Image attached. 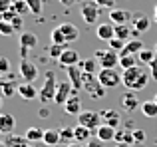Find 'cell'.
Instances as JSON below:
<instances>
[{
    "label": "cell",
    "mask_w": 157,
    "mask_h": 147,
    "mask_svg": "<svg viewBox=\"0 0 157 147\" xmlns=\"http://www.w3.org/2000/svg\"><path fill=\"white\" fill-rule=\"evenodd\" d=\"M12 8V0H0V12H8Z\"/></svg>",
    "instance_id": "46"
},
{
    "label": "cell",
    "mask_w": 157,
    "mask_h": 147,
    "mask_svg": "<svg viewBox=\"0 0 157 147\" xmlns=\"http://www.w3.org/2000/svg\"><path fill=\"white\" fill-rule=\"evenodd\" d=\"M14 26H12L10 22H0V34L2 36H8V38H10L12 34H14Z\"/></svg>",
    "instance_id": "40"
},
{
    "label": "cell",
    "mask_w": 157,
    "mask_h": 147,
    "mask_svg": "<svg viewBox=\"0 0 157 147\" xmlns=\"http://www.w3.org/2000/svg\"><path fill=\"white\" fill-rule=\"evenodd\" d=\"M78 66H80V70L84 72V74L98 76V60H96V58H86V60H82Z\"/></svg>",
    "instance_id": "28"
},
{
    "label": "cell",
    "mask_w": 157,
    "mask_h": 147,
    "mask_svg": "<svg viewBox=\"0 0 157 147\" xmlns=\"http://www.w3.org/2000/svg\"><path fill=\"white\" fill-rule=\"evenodd\" d=\"M149 80H151V74L141 66H135V68H129V70L121 72V81L129 92H141V89H145Z\"/></svg>",
    "instance_id": "1"
},
{
    "label": "cell",
    "mask_w": 157,
    "mask_h": 147,
    "mask_svg": "<svg viewBox=\"0 0 157 147\" xmlns=\"http://www.w3.org/2000/svg\"><path fill=\"white\" fill-rule=\"evenodd\" d=\"M155 58H157L155 50H147V48H143V50H141V52L137 54V60H139L141 64H147V66H149V64L153 62Z\"/></svg>",
    "instance_id": "35"
},
{
    "label": "cell",
    "mask_w": 157,
    "mask_h": 147,
    "mask_svg": "<svg viewBox=\"0 0 157 147\" xmlns=\"http://www.w3.org/2000/svg\"><path fill=\"white\" fill-rule=\"evenodd\" d=\"M84 89L88 92L90 100H101L105 96V88L98 81V76L84 74Z\"/></svg>",
    "instance_id": "5"
},
{
    "label": "cell",
    "mask_w": 157,
    "mask_h": 147,
    "mask_svg": "<svg viewBox=\"0 0 157 147\" xmlns=\"http://www.w3.org/2000/svg\"><path fill=\"white\" fill-rule=\"evenodd\" d=\"M38 115L42 117V119H46V117H50V111H48V107H42V109L38 111Z\"/></svg>",
    "instance_id": "49"
},
{
    "label": "cell",
    "mask_w": 157,
    "mask_h": 147,
    "mask_svg": "<svg viewBox=\"0 0 157 147\" xmlns=\"http://www.w3.org/2000/svg\"><path fill=\"white\" fill-rule=\"evenodd\" d=\"M115 143H127V145H133L135 139H133V131L129 129H117L115 131Z\"/></svg>",
    "instance_id": "29"
},
{
    "label": "cell",
    "mask_w": 157,
    "mask_h": 147,
    "mask_svg": "<svg viewBox=\"0 0 157 147\" xmlns=\"http://www.w3.org/2000/svg\"><path fill=\"white\" fill-rule=\"evenodd\" d=\"M115 131L117 129H113V127H109V125H101V127H98L96 129V137L101 141V143H105V141H113L115 139Z\"/></svg>",
    "instance_id": "22"
},
{
    "label": "cell",
    "mask_w": 157,
    "mask_h": 147,
    "mask_svg": "<svg viewBox=\"0 0 157 147\" xmlns=\"http://www.w3.org/2000/svg\"><path fill=\"white\" fill-rule=\"evenodd\" d=\"M72 93H74V88H72V84H70V81H58V89H56L54 104H56V105H64Z\"/></svg>",
    "instance_id": "10"
},
{
    "label": "cell",
    "mask_w": 157,
    "mask_h": 147,
    "mask_svg": "<svg viewBox=\"0 0 157 147\" xmlns=\"http://www.w3.org/2000/svg\"><path fill=\"white\" fill-rule=\"evenodd\" d=\"M149 74H151V80L157 81V58L149 64Z\"/></svg>",
    "instance_id": "45"
},
{
    "label": "cell",
    "mask_w": 157,
    "mask_h": 147,
    "mask_svg": "<svg viewBox=\"0 0 157 147\" xmlns=\"http://www.w3.org/2000/svg\"><path fill=\"white\" fill-rule=\"evenodd\" d=\"M56 89H58V80H56V74L54 70H48L46 72V81H44V85L40 88V101L42 104H50L54 101V97H56Z\"/></svg>",
    "instance_id": "2"
},
{
    "label": "cell",
    "mask_w": 157,
    "mask_h": 147,
    "mask_svg": "<svg viewBox=\"0 0 157 147\" xmlns=\"http://www.w3.org/2000/svg\"><path fill=\"white\" fill-rule=\"evenodd\" d=\"M38 93H40V89H36L32 84H26V81H22V84L18 85V96L22 97V100H36L38 97Z\"/></svg>",
    "instance_id": "19"
},
{
    "label": "cell",
    "mask_w": 157,
    "mask_h": 147,
    "mask_svg": "<svg viewBox=\"0 0 157 147\" xmlns=\"http://www.w3.org/2000/svg\"><path fill=\"white\" fill-rule=\"evenodd\" d=\"M119 66L121 70H129V68L137 66V56H131V54H119Z\"/></svg>",
    "instance_id": "31"
},
{
    "label": "cell",
    "mask_w": 157,
    "mask_h": 147,
    "mask_svg": "<svg viewBox=\"0 0 157 147\" xmlns=\"http://www.w3.org/2000/svg\"><path fill=\"white\" fill-rule=\"evenodd\" d=\"M0 147H4V141H0Z\"/></svg>",
    "instance_id": "59"
},
{
    "label": "cell",
    "mask_w": 157,
    "mask_h": 147,
    "mask_svg": "<svg viewBox=\"0 0 157 147\" xmlns=\"http://www.w3.org/2000/svg\"><path fill=\"white\" fill-rule=\"evenodd\" d=\"M109 50H113V52H123V48H125V44L127 42H123V40H119V38H113V40H109Z\"/></svg>",
    "instance_id": "39"
},
{
    "label": "cell",
    "mask_w": 157,
    "mask_h": 147,
    "mask_svg": "<svg viewBox=\"0 0 157 147\" xmlns=\"http://www.w3.org/2000/svg\"><path fill=\"white\" fill-rule=\"evenodd\" d=\"M143 48H145V46H143V42H141L139 38H131L129 42L125 44V48H123V52H119V54H131V56H137L139 52L143 50Z\"/></svg>",
    "instance_id": "25"
},
{
    "label": "cell",
    "mask_w": 157,
    "mask_h": 147,
    "mask_svg": "<svg viewBox=\"0 0 157 147\" xmlns=\"http://www.w3.org/2000/svg\"><path fill=\"white\" fill-rule=\"evenodd\" d=\"M62 4H64V6H74V4H76V0H60Z\"/></svg>",
    "instance_id": "50"
},
{
    "label": "cell",
    "mask_w": 157,
    "mask_h": 147,
    "mask_svg": "<svg viewBox=\"0 0 157 147\" xmlns=\"http://www.w3.org/2000/svg\"><path fill=\"white\" fill-rule=\"evenodd\" d=\"M74 135H76V141L82 145H86L90 141V135H92V131H90L88 127H84V125H76L74 127Z\"/></svg>",
    "instance_id": "30"
},
{
    "label": "cell",
    "mask_w": 157,
    "mask_h": 147,
    "mask_svg": "<svg viewBox=\"0 0 157 147\" xmlns=\"http://www.w3.org/2000/svg\"><path fill=\"white\" fill-rule=\"evenodd\" d=\"M0 72L2 74H10V60L0 56Z\"/></svg>",
    "instance_id": "42"
},
{
    "label": "cell",
    "mask_w": 157,
    "mask_h": 147,
    "mask_svg": "<svg viewBox=\"0 0 157 147\" xmlns=\"http://www.w3.org/2000/svg\"><path fill=\"white\" fill-rule=\"evenodd\" d=\"M16 127V119L12 113H0V133L4 135H10Z\"/></svg>",
    "instance_id": "16"
},
{
    "label": "cell",
    "mask_w": 157,
    "mask_h": 147,
    "mask_svg": "<svg viewBox=\"0 0 157 147\" xmlns=\"http://www.w3.org/2000/svg\"><path fill=\"white\" fill-rule=\"evenodd\" d=\"M50 40H52V44H56V46H68V42H66V38H64V34H62L60 28H54L50 32Z\"/></svg>",
    "instance_id": "36"
},
{
    "label": "cell",
    "mask_w": 157,
    "mask_h": 147,
    "mask_svg": "<svg viewBox=\"0 0 157 147\" xmlns=\"http://www.w3.org/2000/svg\"><path fill=\"white\" fill-rule=\"evenodd\" d=\"M80 12H82V18H84V22L88 24V26L96 24L98 18H100V6H98L94 0H84L82 6H80Z\"/></svg>",
    "instance_id": "6"
},
{
    "label": "cell",
    "mask_w": 157,
    "mask_h": 147,
    "mask_svg": "<svg viewBox=\"0 0 157 147\" xmlns=\"http://www.w3.org/2000/svg\"><path fill=\"white\" fill-rule=\"evenodd\" d=\"M96 36L100 40H104V42H109V40L115 38V28L111 22H104V24H98L96 28Z\"/></svg>",
    "instance_id": "14"
},
{
    "label": "cell",
    "mask_w": 157,
    "mask_h": 147,
    "mask_svg": "<svg viewBox=\"0 0 157 147\" xmlns=\"http://www.w3.org/2000/svg\"><path fill=\"white\" fill-rule=\"evenodd\" d=\"M109 20L113 26H119V24H127L133 20V12L125 10V8H113L109 10Z\"/></svg>",
    "instance_id": "11"
},
{
    "label": "cell",
    "mask_w": 157,
    "mask_h": 147,
    "mask_svg": "<svg viewBox=\"0 0 157 147\" xmlns=\"http://www.w3.org/2000/svg\"><path fill=\"white\" fill-rule=\"evenodd\" d=\"M12 10H14L18 16H22L24 12L28 10V4H26V0H12Z\"/></svg>",
    "instance_id": "38"
},
{
    "label": "cell",
    "mask_w": 157,
    "mask_h": 147,
    "mask_svg": "<svg viewBox=\"0 0 157 147\" xmlns=\"http://www.w3.org/2000/svg\"><path fill=\"white\" fill-rule=\"evenodd\" d=\"M0 92H2V97H12L14 93H18V88H16L14 81L4 80L2 84H0Z\"/></svg>",
    "instance_id": "33"
},
{
    "label": "cell",
    "mask_w": 157,
    "mask_h": 147,
    "mask_svg": "<svg viewBox=\"0 0 157 147\" xmlns=\"http://www.w3.org/2000/svg\"><path fill=\"white\" fill-rule=\"evenodd\" d=\"M44 131L46 129H40V127H28L26 133H24V137H26L30 143H42L44 141Z\"/></svg>",
    "instance_id": "27"
},
{
    "label": "cell",
    "mask_w": 157,
    "mask_h": 147,
    "mask_svg": "<svg viewBox=\"0 0 157 147\" xmlns=\"http://www.w3.org/2000/svg\"><path fill=\"white\" fill-rule=\"evenodd\" d=\"M28 10L34 16H42V8H44V0H26Z\"/></svg>",
    "instance_id": "37"
},
{
    "label": "cell",
    "mask_w": 157,
    "mask_h": 147,
    "mask_svg": "<svg viewBox=\"0 0 157 147\" xmlns=\"http://www.w3.org/2000/svg\"><path fill=\"white\" fill-rule=\"evenodd\" d=\"M94 2H96L100 8H109V10L115 8V0H94Z\"/></svg>",
    "instance_id": "43"
},
{
    "label": "cell",
    "mask_w": 157,
    "mask_h": 147,
    "mask_svg": "<svg viewBox=\"0 0 157 147\" xmlns=\"http://www.w3.org/2000/svg\"><path fill=\"white\" fill-rule=\"evenodd\" d=\"M0 22H4V14H2V12H0Z\"/></svg>",
    "instance_id": "56"
},
{
    "label": "cell",
    "mask_w": 157,
    "mask_h": 147,
    "mask_svg": "<svg viewBox=\"0 0 157 147\" xmlns=\"http://www.w3.org/2000/svg\"><path fill=\"white\" fill-rule=\"evenodd\" d=\"M18 74L26 84H32V81L38 77V68H36V64L30 62V60H22V62H20V68H18Z\"/></svg>",
    "instance_id": "8"
},
{
    "label": "cell",
    "mask_w": 157,
    "mask_h": 147,
    "mask_svg": "<svg viewBox=\"0 0 157 147\" xmlns=\"http://www.w3.org/2000/svg\"><path fill=\"white\" fill-rule=\"evenodd\" d=\"M66 72H68V81L72 84L74 93L84 89V72L80 70V66H70V68H66Z\"/></svg>",
    "instance_id": "9"
},
{
    "label": "cell",
    "mask_w": 157,
    "mask_h": 147,
    "mask_svg": "<svg viewBox=\"0 0 157 147\" xmlns=\"http://www.w3.org/2000/svg\"><path fill=\"white\" fill-rule=\"evenodd\" d=\"M60 129V143L70 145L76 141V135H74V127H58Z\"/></svg>",
    "instance_id": "32"
},
{
    "label": "cell",
    "mask_w": 157,
    "mask_h": 147,
    "mask_svg": "<svg viewBox=\"0 0 157 147\" xmlns=\"http://www.w3.org/2000/svg\"><path fill=\"white\" fill-rule=\"evenodd\" d=\"M62 30V34H64V38H66V42H76L78 38H80V30H78V26L76 24H72V22H64V24H60L58 26Z\"/></svg>",
    "instance_id": "15"
},
{
    "label": "cell",
    "mask_w": 157,
    "mask_h": 147,
    "mask_svg": "<svg viewBox=\"0 0 157 147\" xmlns=\"http://www.w3.org/2000/svg\"><path fill=\"white\" fill-rule=\"evenodd\" d=\"M84 147H104V143H101V141L96 137V139H90V141H88V143H86Z\"/></svg>",
    "instance_id": "48"
},
{
    "label": "cell",
    "mask_w": 157,
    "mask_h": 147,
    "mask_svg": "<svg viewBox=\"0 0 157 147\" xmlns=\"http://www.w3.org/2000/svg\"><path fill=\"white\" fill-rule=\"evenodd\" d=\"M46 147H58V143H60V129L56 127H50L44 131V141H42Z\"/></svg>",
    "instance_id": "23"
},
{
    "label": "cell",
    "mask_w": 157,
    "mask_h": 147,
    "mask_svg": "<svg viewBox=\"0 0 157 147\" xmlns=\"http://www.w3.org/2000/svg\"><path fill=\"white\" fill-rule=\"evenodd\" d=\"M38 46V36L34 32H20V48H36Z\"/></svg>",
    "instance_id": "24"
},
{
    "label": "cell",
    "mask_w": 157,
    "mask_h": 147,
    "mask_svg": "<svg viewBox=\"0 0 157 147\" xmlns=\"http://www.w3.org/2000/svg\"><path fill=\"white\" fill-rule=\"evenodd\" d=\"M141 113L145 117H157V104L153 100L143 101V104H141Z\"/></svg>",
    "instance_id": "34"
},
{
    "label": "cell",
    "mask_w": 157,
    "mask_h": 147,
    "mask_svg": "<svg viewBox=\"0 0 157 147\" xmlns=\"http://www.w3.org/2000/svg\"><path fill=\"white\" fill-rule=\"evenodd\" d=\"M64 111L68 113V115H80L84 109H82V100H80V96L78 93H72V96L68 97V101L64 104Z\"/></svg>",
    "instance_id": "12"
},
{
    "label": "cell",
    "mask_w": 157,
    "mask_h": 147,
    "mask_svg": "<svg viewBox=\"0 0 157 147\" xmlns=\"http://www.w3.org/2000/svg\"><path fill=\"white\" fill-rule=\"evenodd\" d=\"M115 147H131V145H127V143H115Z\"/></svg>",
    "instance_id": "52"
},
{
    "label": "cell",
    "mask_w": 157,
    "mask_h": 147,
    "mask_svg": "<svg viewBox=\"0 0 157 147\" xmlns=\"http://www.w3.org/2000/svg\"><path fill=\"white\" fill-rule=\"evenodd\" d=\"M2 81H4V74L0 72V84H2Z\"/></svg>",
    "instance_id": "55"
},
{
    "label": "cell",
    "mask_w": 157,
    "mask_h": 147,
    "mask_svg": "<svg viewBox=\"0 0 157 147\" xmlns=\"http://www.w3.org/2000/svg\"><path fill=\"white\" fill-rule=\"evenodd\" d=\"M98 81H100L105 89L117 88L119 84H123L121 81V74L115 70V68H111V70L109 68H100V72H98Z\"/></svg>",
    "instance_id": "4"
},
{
    "label": "cell",
    "mask_w": 157,
    "mask_h": 147,
    "mask_svg": "<svg viewBox=\"0 0 157 147\" xmlns=\"http://www.w3.org/2000/svg\"><path fill=\"white\" fill-rule=\"evenodd\" d=\"M131 24H133V30H137L139 34H141V32L149 30L151 20L147 18L145 14H141V12H135V14H133V20H131Z\"/></svg>",
    "instance_id": "18"
},
{
    "label": "cell",
    "mask_w": 157,
    "mask_h": 147,
    "mask_svg": "<svg viewBox=\"0 0 157 147\" xmlns=\"http://www.w3.org/2000/svg\"><path fill=\"white\" fill-rule=\"evenodd\" d=\"M100 113H101V119H104L105 125H109V127H113V129L119 127V123H121V115H119L115 109H104V111H100Z\"/></svg>",
    "instance_id": "17"
},
{
    "label": "cell",
    "mask_w": 157,
    "mask_h": 147,
    "mask_svg": "<svg viewBox=\"0 0 157 147\" xmlns=\"http://www.w3.org/2000/svg\"><path fill=\"white\" fill-rule=\"evenodd\" d=\"M66 147H84V145L78 143V141H74V143H70V145H66Z\"/></svg>",
    "instance_id": "51"
},
{
    "label": "cell",
    "mask_w": 157,
    "mask_h": 147,
    "mask_svg": "<svg viewBox=\"0 0 157 147\" xmlns=\"http://www.w3.org/2000/svg\"><path fill=\"white\" fill-rule=\"evenodd\" d=\"M153 50H155V54H157V44H155V48H153Z\"/></svg>",
    "instance_id": "60"
},
{
    "label": "cell",
    "mask_w": 157,
    "mask_h": 147,
    "mask_svg": "<svg viewBox=\"0 0 157 147\" xmlns=\"http://www.w3.org/2000/svg\"><path fill=\"white\" fill-rule=\"evenodd\" d=\"M30 147H46V145H44V143L42 145H40V143H30Z\"/></svg>",
    "instance_id": "53"
},
{
    "label": "cell",
    "mask_w": 157,
    "mask_h": 147,
    "mask_svg": "<svg viewBox=\"0 0 157 147\" xmlns=\"http://www.w3.org/2000/svg\"><path fill=\"white\" fill-rule=\"evenodd\" d=\"M153 101H155V104H157V93H155V96H153Z\"/></svg>",
    "instance_id": "57"
},
{
    "label": "cell",
    "mask_w": 157,
    "mask_h": 147,
    "mask_svg": "<svg viewBox=\"0 0 157 147\" xmlns=\"http://www.w3.org/2000/svg\"><path fill=\"white\" fill-rule=\"evenodd\" d=\"M153 18H155V22H157V6L153 8Z\"/></svg>",
    "instance_id": "54"
},
{
    "label": "cell",
    "mask_w": 157,
    "mask_h": 147,
    "mask_svg": "<svg viewBox=\"0 0 157 147\" xmlns=\"http://www.w3.org/2000/svg\"><path fill=\"white\" fill-rule=\"evenodd\" d=\"M96 60L100 68H115L119 66V54L113 50H96Z\"/></svg>",
    "instance_id": "7"
},
{
    "label": "cell",
    "mask_w": 157,
    "mask_h": 147,
    "mask_svg": "<svg viewBox=\"0 0 157 147\" xmlns=\"http://www.w3.org/2000/svg\"><path fill=\"white\" fill-rule=\"evenodd\" d=\"M78 125H84L90 131H96L98 127L104 125V119H101L100 111H94V109H84V111L78 115Z\"/></svg>",
    "instance_id": "3"
},
{
    "label": "cell",
    "mask_w": 157,
    "mask_h": 147,
    "mask_svg": "<svg viewBox=\"0 0 157 147\" xmlns=\"http://www.w3.org/2000/svg\"><path fill=\"white\" fill-rule=\"evenodd\" d=\"M0 107H2V96H0Z\"/></svg>",
    "instance_id": "58"
},
{
    "label": "cell",
    "mask_w": 157,
    "mask_h": 147,
    "mask_svg": "<svg viewBox=\"0 0 157 147\" xmlns=\"http://www.w3.org/2000/svg\"><path fill=\"white\" fill-rule=\"evenodd\" d=\"M10 24L14 26V30H16V32H24V30H22V18H20V16H16V18L12 20Z\"/></svg>",
    "instance_id": "47"
},
{
    "label": "cell",
    "mask_w": 157,
    "mask_h": 147,
    "mask_svg": "<svg viewBox=\"0 0 157 147\" xmlns=\"http://www.w3.org/2000/svg\"><path fill=\"white\" fill-rule=\"evenodd\" d=\"M121 105H123V109H125V111H135L137 107H141V104H139L137 96H135L133 92L123 93V97H121Z\"/></svg>",
    "instance_id": "20"
},
{
    "label": "cell",
    "mask_w": 157,
    "mask_h": 147,
    "mask_svg": "<svg viewBox=\"0 0 157 147\" xmlns=\"http://www.w3.org/2000/svg\"><path fill=\"white\" fill-rule=\"evenodd\" d=\"M115 28V38L123 40V42H129L133 38V28L129 24H119V26H113Z\"/></svg>",
    "instance_id": "26"
},
{
    "label": "cell",
    "mask_w": 157,
    "mask_h": 147,
    "mask_svg": "<svg viewBox=\"0 0 157 147\" xmlns=\"http://www.w3.org/2000/svg\"><path fill=\"white\" fill-rule=\"evenodd\" d=\"M4 147H30V141H28L24 135L10 133V135L4 137Z\"/></svg>",
    "instance_id": "21"
},
{
    "label": "cell",
    "mask_w": 157,
    "mask_h": 147,
    "mask_svg": "<svg viewBox=\"0 0 157 147\" xmlns=\"http://www.w3.org/2000/svg\"><path fill=\"white\" fill-rule=\"evenodd\" d=\"M66 48H68V46H56V44H52V46H50V56H52V58H56V60H60L62 52H64Z\"/></svg>",
    "instance_id": "41"
},
{
    "label": "cell",
    "mask_w": 157,
    "mask_h": 147,
    "mask_svg": "<svg viewBox=\"0 0 157 147\" xmlns=\"http://www.w3.org/2000/svg\"><path fill=\"white\" fill-rule=\"evenodd\" d=\"M58 62H60L64 68H70V66H78L82 60H80V54H78V50L66 48V50L62 52V56H60V60H58Z\"/></svg>",
    "instance_id": "13"
},
{
    "label": "cell",
    "mask_w": 157,
    "mask_h": 147,
    "mask_svg": "<svg viewBox=\"0 0 157 147\" xmlns=\"http://www.w3.org/2000/svg\"><path fill=\"white\" fill-rule=\"evenodd\" d=\"M133 139L135 143H143L145 141V131L143 129H133Z\"/></svg>",
    "instance_id": "44"
}]
</instances>
